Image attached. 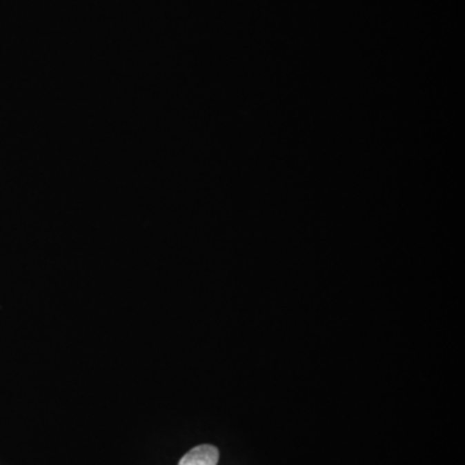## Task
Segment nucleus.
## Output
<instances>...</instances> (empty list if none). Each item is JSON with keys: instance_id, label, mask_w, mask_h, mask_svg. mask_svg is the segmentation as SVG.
Returning a JSON list of instances; mask_svg holds the SVG:
<instances>
[{"instance_id": "nucleus-1", "label": "nucleus", "mask_w": 465, "mask_h": 465, "mask_svg": "<svg viewBox=\"0 0 465 465\" xmlns=\"http://www.w3.org/2000/svg\"><path fill=\"white\" fill-rule=\"evenodd\" d=\"M219 450L212 445H199L182 456L179 465H217Z\"/></svg>"}]
</instances>
